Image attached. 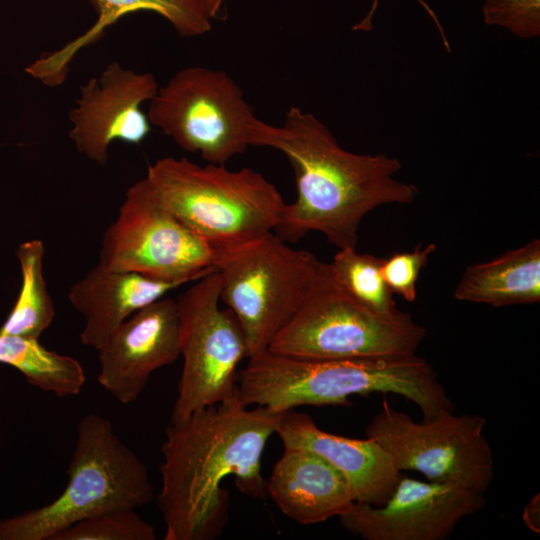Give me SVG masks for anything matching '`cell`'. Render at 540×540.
Here are the masks:
<instances>
[{"label": "cell", "mask_w": 540, "mask_h": 540, "mask_svg": "<svg viewBox=\"0 0 540 540\" xmlns=\"http://www.w3.org/2000/svg\"><path fill=\"white\" fill-rule=\"evenodd\" d=\"M280 413L244 406L236 395L170 421L161 446L158 507L165 540H213L228 522L229 492L222 482L233 476L246 496L266 499L262 457Z\"/></svg>", "instance_id": "cell-1"}, {"label": "cell", "mask_w": 540, "mask_h": 540, "mask_svg": "<svg viewBox=\"0 0 540 540\" xmlns=\"http://www.w3.org/2000/svg\"><path fill=\"white\" fill-rule=\"evenodd\" d=\"M248 139L250 146L280 151L293 169L297 198L285 204L275 228L286 242L317 231L339 249L355 248L366 214L417 199V186L395 177L399 159L345 150L320 119L299 107H290L278 126L255 116Z\"/></svg>", "instance_id": "cell-2"}, {"label": "cell", "mask_w": 540, "mask_h": 540, "mask_svg": "<svg viewBox=\"0 0 540 540\" xmlns=\"http://www.w3.org/2000/svg\"><path fill=\"white\" fill-rule=\"evenodd\" d=\"M396 394L412 401L423 420L455 411L432 365L416 353L307 360L265 351L238 373L236 397L275 413L300 406H350V397Z\"/></svg>", "instance_id": "cell-3"}, {"label": "cell", "mask_w": 540, "mask_h": 540, "mask_svg": "<svg viewBox=\"0 0 540 540\" xmlns=\"http://www.w3.org/2000/svg\"><path fill=\"white\" fill-rule=\"evenodd\" d=\"M67 475L66 487L50 503L0 518V540H51L79 521L116 509L136 510L155 496L144 462L96 413L78 424Z\"/></svg>", "instance_id": "cell-4"}, {"label": "cell", "mask_w": 540, "mask_h": 540, "mask_svg": "<svg viewBox=\"0 0 540 540\" xmlns=\"http://www.w3.org/2000/svg\"><path fill=\"white\" fill-rule=\"evenodd\" d=\"M158 198L214 253L258 240L275 230L285 202L261 173L200 166L163 157L144 177Z\"/></svg>", "instance_id": "cell-5"}, {"label": "cell", "mask_w": 540, "mask_h": 540, "mask_svg": "<svg viewBox=\"0 0 540 540\" xmlns=\"http://www.w3.org/2000/svg\"><path fill=\"white\" fill-rule=\"evenodd\" d=\"M425 337L412 316L391 320L364 308L319 260L299 308L267 350L307 360L399 356L415 354Z\"/></svg>", "instance_id": "cell-6"}, {"label": "cell", "mask_w": 540, "mask_h": 540, "mask_svg": "<svg viewBox=\"0 0 540 540\" xmlns=\"http://www.w3.org/2000/svg\"><path fill=\"white\" fill-rule=\"evenodd\" d=\"M319 260L296 250L272 232L235 248L215 252L220 299L242 329L247 359L267 351L299 308Z\"/></svg>", "instance_id": "cell-7"}, {"label": "cell", "mask_w": 540, "mask_h": 540, "mask_svg": "<svg viewBox=\"0 0 540 540\" xmlns=\"http://www.w3.org/2000/svg\"><path fill=\"white\" fill-rule=\"evenodd\" d=\"M485 426L482 415L454 412L417 422L384 398L365 434L390 455L400 472L416 471L430 481L485 493L495 471Z\"/></svg>", "instance_id": "cell-8"}, {"label": "cell", "mask_w": 540, "mask_h": 540, "mask_svg": "<svg viewBox=\"0 0 540 540\" xmlns=\"http://www.w3.org/2000/svg\"><path fill=\"white\" fill-rule=\"evenodd\" d=\"M214 261V250L142 178L128 188L106 229L97 264L184 285L217 270Z\"/></svg>", "instance_id": "cell-9"}, {"label": "cell", "mask_w": 540, "mask_h": 540, "mask_svg": "<svg viewBox=\"0 0 540 540\" xmlns=\"http://www.w3.org/2000/svg\"><path fill=\"white\" fill-rule=\"evenodd\" d=\"M220 294L221 278L215 270L176 300L183 368L170 421L236 395L237 368L247 358L246 344L233 312L220 308Z\"/></svg>", "instance_id": "cell-10"}, {"label": "cell", "mask_w": 540, "mask_h": 540, "mask_svg": "<svg viewBox=\"0 0 540 540\" xmlns=\"http://www.w3.org/2000/svg\"><path fill=\"white\" fill-rule=\"evenodd\" d=\"M147 117L181 149L224 165L250 146L248 127L255 115L227 73L191 66L158 89Z\"/></svg>", "instance_id": "cell-11"}, {"label": "cell", "mask_w": 540, "mask_h": 540, "mask_svg": "<svg viewBox=\"0 0 540 540\" xmlns=\"http://www.w3.org/2000/svg\"><path fill=\"white\" fill-rule=\"evenodd\" d=\"M485 504L484 493L402 474L382 505L355 501L338 519L364 540H444Z\"/></svg>", "instance_id": "cell-12"}, {"label": "cell", "mask_w": 540, "mask_h": 540, "mask_svg": "<svg viewBox=\"0 0 540 540\" xmlns=\"http://www.w3.org/2000/svg\"><path fill=\"white\" fill-rule=\"evenodd\" d=\"M152 73H137L111 62L98 77L80 88V97L69 112V138L79 152L105 165L113 141L140 144L151 124L142 104L158 92Z\"/></svg>", "instance_id": "cell-13"}, {"label": "cell", "mask_w": 540, "mask_h": 540, "mask_svg": "<svg viewBox=\"0 0 540 540\" xmlns=\"http://www.w3.org/2000/svg\"><path fill=\"white\" fill-rule=\"evenodd\" d=\"M97 351L99 384L120 403H133L151 374L180 356L176 300L164 296L138 310Z\"/></svg>", "instance_id": "cell-14"}, {"label": "cell", "mask_w": 540, "mask_h": 540, "mask_svg": "<svg viewBox=\"0 0 540 540\" xmlns=\"http://www.w3.org/2000/svg\"><path fill=\"white\" fill-rule=\"evenodd\" d=\"M275 433L284 447L309 450L348 481L357 502L382 505L402 476L390 455L373 439H354L320 429L312 417L294 409L280 413Z\"/></svg>", "instance_id": "cell-15"}, {"label": "cell", "mask_w": 540, "mask_h": 540, "mask_svg": "<svg viewBox=\"0 0 540 540\" xmlns=\"http://www.w3.org/2000/svg\"><path fill=\"white\" fill-rule=\"evenodd\" d=\"M268 496L281 512L301 525L339 517L354 504L346 478L319 455L284 447L267 481Z\"/></svg>", "instance_id": "cell-16"}, {"label": "cell", "mask_w": 540, "mask_h": 540, "mask_svg": "<svg viewBox=\"0 0 540 540\" xmlns=\"http://www.w3.org/2000/svg\"><path fill=\"white\" fill-rule=\"evenodd\" d=\"M181 284L96 264L68 291L71 305L83 315V345L98 350L131 315Z\"/></svg>", "instance_id": "cell-17"}, {"label": "cell", "mask_w": 540, "mask_h": 540, "mask_svg": "<svg viewBox=\"0 0 540 540\" xmlns=\"http://www.w3.org/2000/svg\"><path fill=\"white\" fill-rule=\"evenodd\" d=\"M97 19L82 35L59 50L43 53L26 72L47 86H58L69 65L83 48L97 42L105 30L121 17L137 11H151L166 19L181 37H196L211 30L205 0H90Z\"/></svg>", "instance_id": "cell-18"}, {"label": "cell", "mask_w": 540, "mask_h": 540, "mask_svg": "<svg viewBox=\"0 0 540 540\" xmlns=\"http://www.w3.org/2000/svg\"><path fill=\"white\" fill-rule=\"evenodd\" d=\"M459 301L493 307L540 301V240L468 266L454 290Z\"/></svg>", "instance_id": "cell-19"}, {"label": "cell", "mask_w": 540, "mask_h": 540, "mask_svg": "<svg viewBox=\"0 0 540 540\" xmlns=\"http://www.w3.org/2000/svg\"><path fill=\"white\" fill-rule=\"evenodd\" d=\"M0 363L18 370L30 385L57 397L79 394L86 382L77 359L45 348L36 338L0 335Z\"/></svg>", "instance_id": "cell-20"}, {"label": "cell", "mask_w": 540, "mask_h": 540, "mask_svg": "<svg viewBox=\"0 0 540 540\" xmlns=\"http://www.w3.org/2000/svg\"><path fill=\"white\" fill-rule=\"evenodd\" d=\"M44 244L32 239L20 244L16 257L22 283L13 308L0 326V335H17L39 339L51 325L55 308L43 274Z\"/></svg>", "instance_id": "cell-21"}, {"label": "cell", "mask_w": 540, "mask_h": 540, "mask_svg": "<svg viewBox=\"0 0 540 540\" xmlns=\"http://www.w3.org/2000/svg\"><path fill=\"white\" fill-rule=\"evenodd\" d=\"M383 258L343 248L330 262L331 270L346 292L370 312L391 320L411 316L400 310L381 274Z\"/></svg>", "instance_id": "cell-22"}, {"label": "cell", "mask_w": 540, "mask_h": 540, "mask_svg": "<svg viewBox=\"0 0 540 540\" xmlns=\"http://www.w3.org/2000/svg\"><path fill=\"white\" fill-rule=\"evenodd\" d=\"M155 527L135 509H116L79 521L51 540H155Z\"/></svg>", "instance_id": "cell-23"}, {"label": "cell", "mask_w": 540, "mask_h": 540, "mask_svg": "<svg viewBox=\"0 0 540 540\" xmlns=\"http://www.w3.org/2000/svg\"><path fill=\"white\" fill-rule=\"evenodd\" d=\"M484 22L524 39L540 36V0H484Z\"/></svg>", "instance_id": "cell-24"}, {"label": "cell", "mask_w": 540, "mask_h": 540, "mask_svg": "<svg viewBox=\"0 0 540 540\" xmlns=\"http://www.w3.org/2000/svg\"><path fill=\"white\" fill-rule=\"evenodd\" d=\"M436 248L435 243H429L424 248L417 245L411 252H398L383 258L381 274L393 294L402 296L408 302L416 300L420 273Z\"/></svg>", "instance_id": "cell-25"}, {"label": "cell", "mask_w": 540, "mask_h": 540, "mask_svg": "<svg viewBox=\"0 0 540 540\" xmlns=\"http://www.w3.org/2000/svg\"><path fill=\"white\" fill-rule=\"evenodd\" d=\"M522 520L524 524L533 532L540 533V496L534 495L526 504Z\"/></svg>", "instance_id": "cell-26"}, {"label": "cell", "mask_w": 540, "mask_h": 540, "mask_svg": "<svg viewBox=\"0 0 540 540\" xmlns=\"http://www.w3.org/2000/svg\"><path fill=\"white\" fill-rule=\"evenodd\" d=\"M206 8L211 19L218 16L224 5V0H205Z\"/></svg>", "instance_id": "cell-27"}, {"label": "cell", "mask_w": 540, "mask_h": 540, "mask_svg": "<svg viewBox=\"0 0 540 540\" xmlns=\"http://www.w3.org/2000/svg\"><path fill=\"white\" fill-rule=\"evenodd\" d=\"M377 6H378V0H374L373 1V4H372V7L369 11V13L367 14V16L364 18V21L366 23H371L372 22V17H373V14L374 12L376 11L377 9Z\"/></svg>", "instance_id": "cell-28"}]
</instances>
